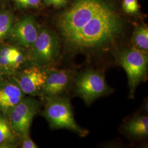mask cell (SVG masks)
Returning <instances> with one entry per match:
<instances>
[{"instance_id": "6da1fadb", "label": "cell", "mask_w": 148, "mask_h": 148, "mask_svg": "<svg viewBox=\"0 0 148 148\" xmlns=\"http://www.w3.org/2000/svg\"><path fill=\"white\" fill-rule=\"evenodd\" d=\"M122 27L120 17L108 4L65 42L78 51L101 48L113 42L121 34Z\"/></svg>"}, {"instance_id": "7a4b0ae2", "label": "cell", "mask_w": 148, "mask_h": 148, "mask_svg": "<svg viewBox=\"0 0 148 148\" xmlns=\"http://www.w3.org/2000/svg\"><path fill=\"white\" fill-rule=\"evenodd\" d=\"M108 4L104 0H75L58 19L57 27L65 41L79 31Z\"/></svg>"}, {"instance_id": "3957f363", "label": "cell", "mask_w": 148, "mask_h": 148, "mask_svg": "<svg viewBox=\"0 0 148 148\" xmlns=\"http://www.w3.org/2000/svg\"><path fill=\"white\" fill-rule=\"evenodd\" d=\"M42 115L53 129H66L85 137L88 131L80 127L74 118L70 101L68 98L47 97Z\"/></svg>"}, {"instance_id": "277c9868", "label": "cell", "mask_w": 148, "mask_h": 148, "mask_svg": "<svg viewBox=\"0 0 148 148\" xmlns=\"http://www.w3.org/2000/svg\"><path fill=\"white\" fill-rule=\"evenodd\" d=\"M59 52L58 36L48 28L40 27L35 41L27 51V55L29 62L46 68L55 63Z\"/></svg>"}, {"instance_id": "5b68a950", "label": "cell", "mask_w": 148, "mask_h": 148, "mask_svg": "<svg viewBox=\"0 0 148 148\" xmlns=\"http://www.w3.org/2000/svg\"><path fill=\"white\" fill-rule=\"evenodd\" d=\"M117 61L127 74L130 94L133 97L134 92L142 82L146 79L148 73L147 53L134 48H124L116 54Z\"/></svg>"}, {"instance_id": "8992f818", "label": "cell", "mask_w": 148, "mask_h": 148, "mask_svg": "<svg viewBox=\"0 0 148 148\" xmlns=\"http://www.w3.org/2000/svg\"><path fill=\"white\" fill-rule=\"evenodd\" d=\"M75 86V93L88 105L111 90L104 75L93 69H88L79 74L76 78Z\"/></svg>"}, {"instance_id": "52a82bcc", "label": "cell", "mask_w": 148, "mask_h": 148, "mask_svg": "<svg viewBox=\"0 0 148 148\" xmlns=\"http://www.w3.org/2000/svg\"><path fill=\"white\" fill-rule=\"evenodd\" d=\"M40 103L31 97H24L7 115L13 130L20 139L30 136L34 117L40 109Z\"/></svg>"}, {"instance_id": "ba28073f", "label": "cell", "mask_w": 148, "mask_h": 148, "mask_svg": "<svg viewBox=\"0 0 148 148\" xmlns=\"http://www.w3.org/2000/svg\"><path fill=\"white\" fill-rule=\"evenodd\" d=\"M47 75V70L45 68L32 64L12 76L13 81L25 95L35 97L43 95Z\"/></svg>"}, {"instance_id": "9c48e42d", "label": "cell", "mask_w": 148, "mask_h": 148, "mask_svg": "<svg viewBox=\"0 0 148 148\" xmlns=\"http://www.w3.org/2000/svg\"><path fill=\"white\" fill-rule=\"evenodd\" d=\"M40 27L32 16H22L14 21L5 40L10 45L27 51L35 41Z\"/></svg>"}, {"instance_id": "30bf717a", "label": "cell", "mask_w": 148, "mask_h": 148, "mask_svg": "<svg viewBox=\"0 0 148 148\" xmlns=\"http://www.w3.org/2000/svg\"><path fill=\"white\" fill-rule=\"evenodd\" d=\"M29 62L25 50L10 44L0 45V69L5 75H13Z\"/></svg>"}, {"instance_id": "8fae6325", "label": "cell", "mask_w": 148, "mask_h": 148, "mask_svg": "<svg viewBox=\"0 0 148 148\" xmlns=\"http://www.w3.org/2000/svg\"><path fill=\"white\" fill-rule=\"evenodd\" d=\"M73 71L67 69L47 70L43 95L45 97L60 96L69 88Z\"/></svg>"}, {"instance_id": "7c38bea8", "label": "cell", "mask_w": 148, "mask_h": 148, "mask_svg": "<svg viewBox=\"0 0 148 148\" xmlns=\"http://www.w3.org/2000/svg\"><path fill=\"white\" fill-rule=\"evenodd\" d=\"M25 97L15 82L0 84V111L7 115Z\"/></svg>"}, {"instance_id": "4fadbf2b", "label": "cell", "mask_w": 148, "mask_h": 148, "mask_svg": "<svg viewBox=\"0 0 148 148\" xmlns=\"http://www.w3.org/2000/svg\"><path fill=\"white\" fill-rule=\"evenodd\" d=\"M19 138L7 116L0 111V148L16 147Z\"/></svg>"}, {"instance_id": "5bb4252c", "label": "cell", "mask_w": 148, "mask_h": 148, "mask_svg": "<svg viewBox=\"0 0 148 148\" xmlns=\"http://www.w3.org/2000/svg\"><path fill=\"white\" fill-rule=\"evenodd\" d=\"M126 133L133 138H142L148 137V118L146 116H137L126 123L124 126Z\"/></svg>"}, {"instance_id": "9a60e30c", "label": "cell", "mask_w": 148, "mask_h": 148, "mask_svg": "<svg viewBox=\"0 0 148 148\" xmlns=\"http://www.w3.org/2000/svg\"><path fill=\"white\" fill-rule=\"evenodd\" d=\"M132 43L133 48L145 53L148 52V27L139 25L135 28L132 38Z\"/></svg>"}, {"instance_id": "2e32d148", "label": "cell", "mask_w": 148, "mask_h": 148, "mask_svg": "<svg viewBox=\"0 0 148 148\" xmlns=\"http://www.w3.org/2000/svg\"><path fill=\"white\" fill-rule=\"evenodd\" d=\"M14 21L13 13L3 10L0 11V43L5 40Z\"/></svg>"}, {"instance_id": "e0dca14e", "label": "cell", "mask_w": 148, "mask_h": 148, "mask_svg": "<svg viewBox=\"0 0 148 148\" xmlns=\"http://www.w3.org/2000/svg\"><path fill=\"white\" fill-rule=\"evenodd\" d=\"M122 8L128 14H134L139 11L138 0H123Z\"/></svg>"}, {"instance_id": "ac0fdd59", "label": "cell", "mask_w": 148, "mask_h": 148, "mask_svg": "<svg viewBox=\"0 0 148 148\" xmlns=\"http://www.w3.org/2000/svg\"><path fill=\"white\" fill-rule=\"evenodd\" d=\"M42 0H20L14 2L18 10L29 8H36L40 5Z\"/></svg>"}, {"instance_id": "d6986e66", "label": "cell", "mask_w": 148, "mask_h": 148, "mask_svg": "<svg viewBox=\"0 0 148 148\" xmlns=\"http://www.w3.org/2000/svg\"><path fill=\"white\" fill-rule=\"evenodd\" d=\"M43 2L45 5L47 6L60 7L66 5L67 0H43Z\"/></svg>"}, {"instance_id": "ffe728a7", "label": "cell", "mask_w": 148, "mask_h": 148, "mask_svg": "<svg viewBox=\"0 0 148 148\" xmlns=\"http://www.w3.org/2000/svg\"><path fill=\"white\" fill-rule=\"evenodd\" d=\"M21 147L22 148H37L36 144L35 143L30 136L23 138L21 139Z\"/></svg>"}, {"instance_id": "44dd1931", "label": "cell", "mask_w": 148, "mask_h": 148, "mask_svg": "<svg viewBox=\"0 0 148 148\" xmlns=\"http://www.w3.org/2000/svg\"><path fill=\"white\" fill-rule=\"evenodd\" d=\"M4 75H5L3 74V73L2 71V70L0 69V84L2 82V80H3Z\"/></svg>"}, {"instance_id": "7402d4cb", "label": "cell", "mask_w": 148, "mask_h": 148, "mask_svg": "<svg viewBox=\"0 0 148 148\" xmlns=\"http://www.w3.org/2000/svg\"><path fill=\"white\" fill-rule=\"evenodd\" d=\"M18 1H20V0H14V2H17Z\"/></svg>"}, {"instance_id": "603a6c76", "label": "cell", "mask_w": 148, "mask_h": 148, "mask_svg": "<svg viewBox=\"0 0 148 148\" xmlns=\"http://www.w3.org/2000/svg\"><path fill=\"white\" fill-rule=\"evenodd\" d=\"M0 1H1V0H0Z\"/></svg>"}]
</instances>
